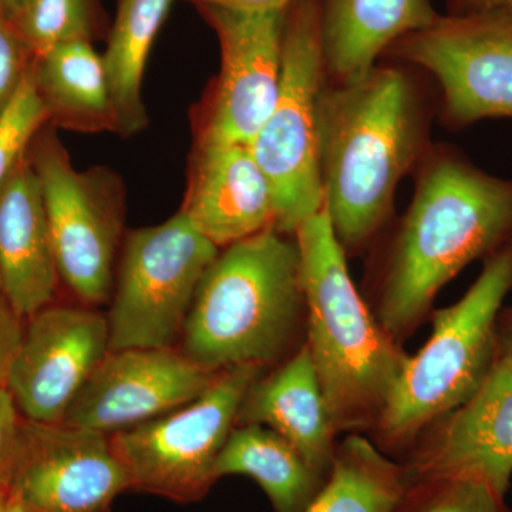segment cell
<instances>
[{
    "label": "cell",
    "mask_w": 512,
    "mask_h": 512,
    "mask_svg": "<svg viewBox=\"0 0 512 512\" xmlns=\"http://www.w3.org/2000/svg\"><path fill=\"white\" fill-rule=\"evenodd\" d=\"M419 80L406 64H375L346 82L326 79L318 103L320 181L336 238L360 251L393 215L400 181L433 144Z\"/></svg>",
    "instance_id": "cell-1"
},
{
    "label": "cell",
    "mask_w": 512,
    "mask_h": 512,
    "mask_svg": "<svg viewBox=\"0 0 512 512\" xmlns=\"http://www.w3.org/2000/svg\"><path fill=\"white\" fill-rule=\"evenodd\" d=\"M413 175L412 204L377 279V319L396 340L419 325L467 265L512 244V180L447 146H431Z\"/></svg>",
    "instance_id": "cell-2"
},
{
    "label": "cell",
    "mask_w": 512,
    "mask_h": 512,
    "mask_svg": "<svg viewBox=\"0 0 512 512\" xmlns=\"http://www.w3.org/2000/svg\"><path fill=\"white\" fill-rule=\"evenodd\" d=\"M308 346L336 431L376 427L410 356L367 308L325 205L293 232Z\"/></svg>",
    "instance_id": "cell-3"
},
{
    "label": "cell",
    "mask_w": 512,
    "mask_h": 512,
    "mask_svg": "<svg viewBox=\"0 0 512 512\" xmlns=\"http://www.w3.org/2000/svg\"><path fill=\"white\" fill-rule=\"evenodd\" d=\"M269 228L222 248L185 320L181 353L210 372L262 366L289 345L306 315L295 237Z\"/></svg>",
    "instance_id": "cell-4"
},
{
    "label": "cell",
    "mask_w": 512,
    "mask_h": 512,
    "mask_svg": "<svg viewBox=\"0 0 512 512\" xmlns=\"http://www.w3.org/2000/svg\"><path fill=\"white\" fill-rule=\"evenodd\" d=\"M512 291V244L485 259L466 295L433 313V333L410 357L376 424L384 450L416 443L421 431L467 402L497 362V322Z\"/></svg>",
    "instance_id": "cell-5"
},
{
    "label": "cell",
    "mask_w": 512,
    "mask_h": 512,
    "mask_svg": "<svg viewBox=\"0 0 512 512\" xmlns=\"http://www.w3.org/2000/svg\"><path fill=\"white\" fill-rule=\"evenodd\" d=\"M325 82L320 0H296L285 13L278 96L249 146L271 187L275 229L282 234L293 235L325 205L318 151Z\"/></svg>",
    "instance_id": "cell-6"
},
{
    "label": "cell",
    "mask_w": 512,
    "mask_h": 512,
    "mask_svg": "<svg viewBox=\"0 0 512 512\" xmlns=\"http://www.w3.org/2000/svg\"><path fill=\"white\" fill-rule=\"evenodd\" d=\"M39 180L60 281L86 306L109 301L123 245V181L104 167L77 170L52 130L29 150Z\"/></svg>",
    "instance_id": "cell-7"
},
{
    "label": "cell",
    "mask_w": 512,
    "mask_h": 512,
    "mask_svg": "<svg viewBox=\"0 0 512 512\" xmlns=\"http://www.w3.org/2000/svg\"><path fill=\"white\" fill-rule=\"evenodd\" d=\"M220 251L181 211L128 232L107 315L110 350L173 348Z\"/></svg>",
    "instance_id": "cell-8"
},
{
    "label": "cell",
    "mask_w": 512,
    "mask_h": 512,
    "mask_svg": "<svg viewBox=\"0 0 512 512\" xmlns=\"http://www.w3.org/2000/svg\"><path fill=\"white\" fill-rule=\"evenodd\" d=\"M261 366L222 370L192 402L111 434L130 487L177 503L201 500L218 480L215 467Z\"/></svg>",
    "instance_id": "cell-9"
},
{
    "label": "cell",
    "mask_w": 512,
    "mask_h": 512,
    "mask_svg": "<svg viewBox=\"0 0 512 512\" xmlns=\"http://www.w3.org/2000/svg\"><path fill=\"white\" fill-rule=\"evenodd\" d=\"M386 55L436 79L444 126L512 119V15H440Z\"/></svg>",
    "instance_id": "cell-10"
},
{
    "label": "cell",
    "mask_w": 512,
    "mask_h": 512,
    "mask_svg": "<svg viewBox=\"0 0 512 512\" xmlns=\"http://www.w3.org/2000/svg\"><path fill=\"white\" fill-rule=\"evenodd\" d=\"M127 490L110 436L22 417L6 497L23 511L107 512Z\"/></svg>",
    "instance_id": "cell-11"
},
{
    "label": "cell",
    "mask_w": 512,
    "mask_h": 512,
    "mask_svg": "<svg viewBox=\"0 0 512 512\" xmlns=\"http://www.w3.org/2000/svg\"><path fill=\"white\" fill-rule=\"evenodd\" d=\"M195 8L217 35L221 69L205 101L194 146H251L278 96L286 12Z\"/></svg>",
    "instance_id": "cell-12"
},
{
    "label": "cell",
    "mask_w": 512,
    "mask_h": 512,
    "mask_svg": "<svg viewBox=\"0 0 512 512\" xmlns=\"http://www.w3.org/2000/svg\"><path fill=\"white\" fill-rule=\"evenodd\" d=\"M109 350L107 316L93 309L50 303L30 316L6 380L20 416L62 423Z\"/></svg>",
    "instance_id": "cell-13"
},
{
    "label": "cell",
    "mask_w": 512,
    "mask_h": 512,
    "mask_svg": "<svg viewBox=\"0 0 512 512\" xmlns=\"http://www.w3.org/2000/svg\"><path fill=\"white\" fill-rule=\"evenodd\" d=\"M218 373L173 348L109 350L62 423L107 436L133 429L197 399Z\"/></svg>",
    "instance_id": "cell-14"
},
{
    "label": "cell",
    "mask_w": 512,
    "mask_h": 512,
    "mask_svg": "<svg viewBox=\"0 0 512 512\" xmlns=\"http://www.w3.org/2000/svg\"><path fill=\"white\" fill-rule=\"evenodd\" d=\"M434 424L403 464L410 484L476 478L505 497L512 476V362L497 359L480 389Z\"/></svg>",
    "instance_id": "cell-15"
},
{
    "label": "cell",
    "mask_w": 512,
    "mask_h": 512,
    "mask_svg": "<svg viewBox=\"0 0 512 512\" xmlns=\"http://www.w3.org/2000/svg\"><path fill=\"white\" fill-rule=\"evenodd\" d=\"M180 211L220 249L275 228L271 187L245 144L194 146Z\"/></svg>",
    "instance_id": "cell-16"
},
{
    "label": "cell",
    "mask_w": 512,
    "mask_h": 512,
    "mask_svg": "<svg viewBox=\"0 0 512 512\" xmlns=\"http://www.w3.org/2000/svg\"><path fill=\"white\" fill-rule=\"evenodd\" d=\"M0 278L5 301L25 320L53 303L60 281L29 153L0 190Z\"/></svg>",
    "instance_id": "cell-17"
},
{
    "label": "cell",
    "mask_w": 512,
    "mask_h": 512,
    "mask_svg": "<svg viewBox=\"0 0 512 512\" xmlns=\"http://www.w3.org/2000/svg\"><path fill=\"white\" fill-rule=\"evenodd\" d=\"M238 421L275 431L313 470L328 478L338 431L306 343L274 373L251 384L239 407Z\"/></svg>",
    "instance_id": "cell-18"
},
{
    "label": "cell",
    "mask_w": 512,
    "mask_h": 512,
    "mask_svg": "<svg viewBox=\"0 0 512 512\" xmlns=\"http://www.w3.org/2000/svg\"><path fill=\"white\" fill-rule=\"evenodd\" d=\"M439 16L431 0H320L326 79H355Z\"/></svg>",
    "instance_id": "cell-19"
},
{
    "label": "cell",
    "mask_w": 512,
    "mask_h": 512,
    "mask_svg": "<svg viewBox=\"0 0 512 512\" xmlns=\"http://www.w3.org/2000/svg\"><path fill=\"white\" fill-rule=\"evenodd\" d=\"M32 77L47 123L76 133H116L106 64L93 42L74 40L36 56Z\"/></svg>",
    "instance_id": "cell-20"
},
{
    "label": "cell",
    "mask_w": 512,
    "mask_h": 512,
    "mask_svg": "<svg viewBox=\"0 0 512 512\" xmlns=\"http://www.w3.org/2000/svg\"><path fill=\"white\" fill-rule=\"evenodd\" d=\"M215 473L218 478L232 474L254 478L275 512L308 511L326 481L284 437L259 424L234 427Z\"/></svg>",
    "instance_id": "cell-21"
},
{
    "label": "cell",
    "mask_w": 512,
    "mask_h": 512,
    "mask_svg": "<svg viewBox=\"0 0 512 512\" xmlns=\"http://www.w3.org/2000/svg\"><path fill=\"white\" fill-rule=\"evenodd\" d=\"M171 3L173 0H117L103 59L116 113V134L121 137L136 136L147 127L144 74Z\"/></svg>",
    "instance_id": "cell-22"
},
{
    "label": "cell",
    "mask_w": 512,
    "mask_h": 512,
    "mask_svg": "<svg viewBox=\"0 0 512 512\" xmlns=\"http://www.w3.org/2000/svg\"><path fill=\"white\" fill-rule=\"evenodd\" d=\"M409 485L403 464L350 434L336 446L329 476L306 512H394Z\"/></svg>",
    "instance_id": "cell-23"
},
{
    "label": "cell",
    "mask_w": 512,
    "mask_h": 512,
    "mask_svg": "<svg viewBox=\"0 0 512 512\" xmlns=\"http://www.w3.org/2000/svg\"><path fill=\"white\" fill-rule=\"evenodd\" d=\"M12 25L33 57L74 40L93 42L99 32V2L28 0Z\"/></svg>",
    "instance_id": "cell-24"
},
{
    "label": "cell",
    "mask_w": 512,
    "mask_h": 512,
    "mask_svg": "<svg viewBox=\"0 0 512 512\" xmlns=\"http://www.w3.org/2000/svg\"><path fill=\"white\" fill-rule=\"evenodd\" d=\"M394 512H510L504 497L476 478L441 477L417 481Z\"/></svg>",
    "instance_id": "cell-25"
},
{
    "label": "cell",
    "mask_w": 512,
    "mask_h": 512,
    "mask_svg": "<svg viewBox=\"0 0 512 512\" xmlns=\"http://www.w3.org/2000/svg\"><path fill=\"white\" fill-rule=\"evenodd\" d=\"M45 124L46 110L37 93L30 67L18 92L0 114V190L29 153Z\"/></svg>",
    "instance_id": "cell-26"
},
{
    "label": "cell",
    "mask_w": 512,
    "mask_h": 512,
    "mask_svg": "<svg viewBox=\"0 0 512 512\" xmlns=\"http://www.w3.org/2000/svg\"><path fill=\"white\" fill-rule=\"evenodd\" d=\"M33 59L12 23L0 16V114L28 76Z\"/></svg>",
    "instance_id": "cell-27"
},
{
    "label": "cell",
    "mask_w": 512,
    "mask_h": 512,
    "mask_svg": "<svg viewBox=\"0 0 512 512\" xmlns=\"http://www.w3.org/2000/svg\"><path fill=\"white\" fill-rule=\"evenodd\" d=\"M20 416L12 394L6 387L0 389V493L6 494L13 458H15L16 441H18Z\"/></svg>",
    "instance_id": "cell-28"
},
{
    "label": "cell",
    "mask_w": 512,
    "mask_h": 512,
    "mask_svg": "<svg viewBox=\"0 0 512 512\" xmlns=\"http://www.w3.org/2000/svg\"><path fill=\"white\" fill-rule=\"evenodd\" d=\"M25 319L13 311L8 302L0 303V389L6 387L10 363L22 339Z\"/></svg>",
    "instance_id": "cell-29"
},
{
    "label": "cell",
    "mask_w": 512,
    "mask_h": 512,
    "mask_svg": "<svg viewBox=\"0 0 512 512\" xmlns=\"http://www.w3.org/2000/svg\"><path fill=\"white\" fill-rule=\"evenodd\" d=\"M195 6L210 5L247 13H284L296 0H183Z\"/></svg>",
    "instance_id": "cell-30"
},
{
    "label": "cell",
    "mask_w": 512,
    "mask_h": 512,
    "mask_svg": "<svg viewBox=\"0 0 512 512\" xmlns=\"http://www.w3.org/2000/svg\"><path fill=\"white\" fill-rule=\"evenodd\" d=\"M447 15L474 16L491 13L512 15V0H447Z\"/></svg>",
    "instance_id": "cell-31"
},
{
    "label": "cell",
    "mask_w": 512,
    "mask_h": 512,
    "mask_svg": "<svg viewBox=\"0 0 512 512\" xmlns=\"http://www.w3.org/2000/svg\"><path fill=\"white\" fill-rule=\"evenodd\" d=\"M497 359L512 362V309H508L498 316Z\"/></svg>",
    "instance_id": "cell-32"
},
{
    "label": "cell",
    "mask_w": 512,
    "mask_h": 512,
    "mask_svg": "<svg viewBox=\"0 0 512 512\" xmlns=\"http://www.w3.org/2000/svg\"><path fill=\"white\" fill-rule=\"evenodd\" d=\"M26 3L28 0H0V16L13 23Z\"/></svg>",
    "instance_id": "cell-33"
},
{
    "label": "cell",
    "mask_w": 512,
    "mask_h": 512,
    "mask_svg": "<svg viewBox=\"0 0 512 512\" xmlns=\"http://www.w3.org/2000/svg\"><path fill=\"white\" fill-rule=\"evenodd\" d=\"M3 512H25L22 508L19 507L18 504L13 503V501L8 500V503L5 505V510Z\"/></svg>",
    "instance_id": "cell-34"
},
{
    "label": "cell",
    "mask_w": 512,
    "mask_h": 512,
    "mask_svg": "<svg viewBox=\"0 0 512 512\" xmlns=\"http://www.w3.org/2000/svg\"><path fill=\"white\" fill-rule=\"evenodd\" d=\"M6 503H8V497H6V494L0 493V512L5 510Z\"/></svg>",
    "instance_id": "cell-35"
},
{
    "label": "cell",
    "mask_w": 512,
    "mask_h": 512,
    "mask_svg": "<svg viewBox=\"0 0 512 512\" xmlns=\"http://www.w3.org/2000/svg\"><path fill=\"white\" fill-rule=\"evenodd\" d=\"M3 299H5V295H3L2 278H0V303H2Z\"/></svg>",
    "instance_id": "cell-36"
}]
</instances>
